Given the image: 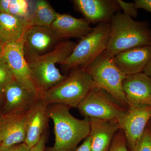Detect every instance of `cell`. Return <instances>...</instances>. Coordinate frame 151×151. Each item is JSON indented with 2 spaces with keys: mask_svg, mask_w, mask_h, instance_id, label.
Returning <instances> with one entry per match:
<instances>
[{
  "mask_svg": "<svg viewBox=\"0 0 151 151\" xmlns=\"http://www.w3.org/2000/svg\"><path fill=\"white\" fill-rule=\"evenodd\" d=\"M57 12L48 2L45 0L31 1L29 15L25 20L27 27L32 26L50 27L56 18Z\"/></svg>",
  "mask_w": 151,
  "mask_h": 151,
  "instance_id": "obj_20",
  "label": "cell"
},
{
  "mask_svg": "<svg viewBox=\"0 0 151 151\" xmlns=\"http://www.w3.org/2000/svg\"><path fill=\"white\" fill-rule=\"evenodd\" d=\"M76 44L72 41H62L47 53L26 59L41 95L66 77L67 74H61L57 65H61L70 56Z\"/></svg>",
  "mask_w": 151,
  "mask_h": 151,
  "instance_id": "obj_3",
  "label": "cell"
},
{
  "mask_svg": "<svg viewBox=\"0 0 151 151\" xmlns=\"http://www.w3.org/2000/svg\"><path fill=\"white\" fill-rule=\"evenodd\" d=\"M2 115L27 113L40 97L26 89L14 81L6 88L4 93Z\"/></svg>",
  "mask_w": 151,
  "mask_h": 151,
  "instance_id": "obj_12",
  "label": "cell"
},
{
  "mask_svg": "<svg viewBox=\"0 0 151 151\" xmlns=\"http://www.w3.org/2000/svg\"><path fill=\"white\" fill-rule=\"evenodd\" d=\"M148 127L149 130H150L151 134V118L149 121L148 124Z\"/></svg>",
  "mask_w": 151,
  "mask_h": 151,
  "instance_id": "obj_33",
  "label": "cell"
},
{
  "mask_svg": "<svg viewBox=\"0 0 151 151\" xmlns=\"http://www.w3.org/2000/svg\"><path fill=\"white\" fill-rule=\"evenodd\" d=\"M2 118V115L1 113H0V123L1 121Z\"/></svg>",
  "mask_w": 151,
  "mask_h": 151,
  "instance_id": "obj_34",
  "label": "cell"
},
{
  "mask_svg": "<svg viewBox=\"0 0 151 151\" xmlns=\"http://www.w3.org/2000/svg\"><path fill=\"white\" fill-rule=\"evenodd\" d=\"M31 148L25 143L17 144L6 148H0V151H30Z\"/></svg>",
  "mask_w": 151,
  "mask_h": 151,
  "instance_id": "obj_27",
  "label": "cell"
},
{
  "mask_svg": "<svg viewBox=\"0 0 151 151\" xmlns=\"http://www.w3.org/2000/svg\"><path fill=\"white\" fill-rule=\"evenodd\" d=\"M3 56L8 64L15 80L23 87L41 98L38 88L25 57L22 39L4 46Z\"/></svg>",
  "mask_w": 151,
  "mask_h": 151,
  "instance_id": "obj_8",
  "label": "cell"
},
{
  "mask_svg": "<svg viewBox=\"0 0 151 151\" xmlns=\"http://www.w3.org/2000/svg\"><path fill=\"white\" fill-rule=\"evenodd\" d=\"M27 113L2 114V118L0 123V139L1 141L0 148L8 147L24 142Z\"/></svg>",
  "mask_w": 151,
  "mask_h": 151,
  "instance_id": "obj_14",
  "label": "cell"
},
{
  "mask_svg": "<svg viewBox=\"0 0 151 151\" xmlns=\"http://www.w3.org/2000/svg\"><path fill=\"white\" fill-rule=\"evenodd\" d=\"M27 28L24 19L0 12V41L3 45L20 40Z\"/></svg>",
  "mask_w": 151,
  "mask_h": 151,
  "instance_id": "obj_19",
  "label": "cell"
},
{
  "mask_svg": "<svg viewBox=\"0 0 151 151\" xmlns=\"http://www.w3.org/2000/svg\"><path fill=\"white\" fill-rule=\"evenodd\" d=\"M109 151H129L124 132L119 129L116 133Z\"/></svg>",
  "mask_w": 151,
  "mask_h": 151,
  "instance_id": "obj_24",
  "label": "cell"
},
{
  "mask_svg": "<svg viewBox=\"0 0 151 151\" xmlns=\"http://www.w3.org/2000/svg\"><path fill=\"white\" fill-rule=\"evenodd\" d=\"M74 151H92L91 147V140L89 136L84 140L83 143Z\"/></svg>",
  "mask_w": 151,
  "mask_h": 151,
  "instance_id": "obj_29",
  "label": "cell"
},
{
  "mask_svg": "<svg viewBox=\"0 0 151 151\" xmlns=\"http://www.w3.org/2000/svg\"><path fill=\"white\" fill-rule=\"evenodd\" d=\"M4 94L2 92H0V107H1L2 103L4 102Z\"/></svg>",
  "mask_w": 151,
  "mask_h": 151,
  "instance_id": "obj_31",
  "label": "cell"
},
{
  "mask_svg": "<svg viewBox=\"0 0 151 151\" xmlns=\"http://www.w3.org/2000/svg\"><path fill=\"white\" fill-rule=\"evenodd\" d=\"M134 3L138 9H143L151 13V0H135Z\"/></svg>",
  "mask_w": 151,
  "mask_h": 151,
  "instance_id": "obj_28",
  "label": "cell"
},
{
  "mask_svg": "<svg viewBox=\"0 0 151 151\" xmlns=\"http://www.w3.org/2000/svg\"><path fill=\"white\" fill-rule=\"evenodd\" d=\"M85 70L91 76L96 87L104 89L127 110L129 105L123 89L127 76L116 65L114 57L105 50Z\"/></svg>",
  "mask_w": 151,
  "mask_h": 151,
  "instance_id": "obj_5",
  "label": "cell"
},
{
  "mask_svg": "<svg viewBox=\"0 0 151 151\" xmlns=\"http://www.w3.org/2000/svg\"><path fill=\"white\" fill-rule=\"evenodd\" d=\"M151 118V106H129L118 121L131 150L139 140Z\"/></svg>",
  "mask_w": 151,
  "mask_h": 151,
  "instance_id": "obj_10",
  "label": "cell"
},
{
  "mask_svg": "<svg viewBox=\"0 0 151 151\" xmlns=\"http://www.w3.org/2000/svg\"><path fill=\"white\" fill-rule=\"evenodd\" d=\"M111 32V22L101 23L80 39L70 56L61 64L63 69L70 71L80 67L85 69L107 48Z\"/></svg>",
  "mask_w": 151,
  "mask_h": 151,
  "instance_id": "obj_6",
  "label": "cell"
},
{
  "mask_svg": "<svg viewBox=\"0 0 151 151\" xmlns=\"http://www.w3.org/2000/svg\"><path fill=\"white\" fill-rule=\"evenodd\" d=\"M48 129H47L42 135L39 141L35 145L31 148L30 151H45V144L48 138Z\"/></svg>",
  "mask_w": 151,
  "mask_h": 151,
  "instance_id": "obj_26",
  "label": "cell"
},
{
  "mask_svg": "<svg viewBox=\"0 0 151 151\" xmlns=\"http://www.w3.org/2000/svg\"><path fill=\"white\" fill-rule=\"evenodd\" d=\"M88 119L92 151H109L114 136L120 129L118 122Z\"/></svg>",
  "mask_w": 151,
  "mask_h": 151,
  "instance_id": "obj_18",
  "label": "cell"
},
{
  "mask_svg": "<svg viewBox=\"0 0 151 151\" xmlns=\"http://www.w3.org/2000/svg\"><path fill=\"white\" fill-rule=\"evenodd\" d=\"M143 72L151 79V60L144 69Z\"/></svg>",
  "mask_w": 151,
  "mask_h": 151,
  "instance_id": "obj_30",
  "label": "cell"
},
{
  "mask_svg": "<svg viewBox=\"0 0 151 151\" xmlns=\"http://www.w3.org/2000/svg\"><path fill=\"white\" fill-rule=\"evenodd\" d=\"M131 151H151V134L148 125L139 140Z\"/></svg>",
  "mask_w": 151,
  "mask_h": 151,
  "instance_id": "obj_23",
  "label": "cell"
},
{
  "mask_svg": "<svg viewBox=\"0 0 151 151\" xmlns=\"http://www.w3.org/2000/svg\"><path fill=\"white\" fill-rule=\"evenodd\" d=\"M70 108L60 104L47 106L49 118L53 122L54 145L45 151H74L77 145L89 136V119H79L70 112Z\"/></svg>",
  "mask_w": 151,
  "mask_h": 151,
  "instance_id": "obj_1",
  "label": "cell"
},
{
  "mask_svg": "<svg viewBox=\"0 0 151 151\" xmlns=\"http://www.w3.org/2000/svg\"><path fill=\"white\" fill-rule=\"evenodd\" d=\"M75 7L89 23L111 22L121 8L117 0H74Z\"/></svg>",
  "mask_w": 151,
  "mask_h": 151,
  "instance_id": "obj_11",
  "label": "cell"
},
{
  "mask_svg": "<svg viewBox=\"0 0 151 151\" xmlns=\"http://www.w3.org/2000/svg\"><path fill=\"white\" fill-rule=\"evenodd\" d=\"M151 45V29L148 22L138 21L118 12L111 22V32L105 51L114 57L122 52Z\"/></svg>",
  "mask_w": 151,
  "mask_h": 151,
  "instance_id": "obj_2",
  "label": "cell"
},
{
  "mask_svg": "<svg viewBox=\"0 0 151 151\" xmlns=\"http://www.w3.org/2000/svg\"><path fill=\"white\" fill-rule=\"evenodd\" d=\"M114 59L126 76L142 73L151 60V45L125 50L116 55Z\"/></svg>",
  "mask_w": 151,
  "mask_h": 151,
  "instance_id": "obj_15",
  "label": "cell"
},
{
  "mask_svg": "<svg viewBox=\"0 0 151 151\" xmlns=\"http://www.w3.org/2000/svg\"><path fill=\"white\" fill-rule=\"evenodd\" d=\"M50 27L62 40L70 38L81 39L93 28L85 19L78 18L68 14L58 13Z\"/></svg>",
  "mask_w": 151,
  "mask_h": 151,
  "instance_id": "obj_17",
  "label": "cell"
},
{
  "mask_svg": "<svg viewBox=\"0 0 151 151\" xmlns=\"http://www.w3.org/2000/svg\"><path fill=\"white\" fill-rule=\"evenodd\" d=\"M123 91L129 106H151V79L144 72L127 75Z\"/></svg>",
  "mask_w": 151,
  "mask_h": 151,
  "instance_id": "obj_13",
  "label": "cell"
},
{
  "mask_svg": "<svg viewBox=\"0 0 151 151\" xmlns=\"http://www.w3.org/2000/svg\"><path fill=\"white\" fill-rule=\"evenodd\" d=\"M123 13L132 18H136L138 15V9L134 2H126L122 0H117Z\"/></svg>",
  "mask_w": 151,
  "mask_h": 151,
  "instance_id": "obj_25",
  "label": "cell"
},
{
  "mask_svg": "<svg viewBox=\"0 0 151 151\" xmlns=\"http://www.w3.org/2000/svg\"><path fill=\"white\" fill-rule=\"evenodd\" d=\"M4 45H3L2 43L0 41V54L2 53L3 50H4Z\"/></svg>",
  "mask_w": 151,
  "mask_h": 151,
  "instance_id": "obj_32",
  "label": "cell"
},
{
  "mask_svg": "<svg viewBox=\"0 0 151 151\" xmlns=\"http://www.w3.org/2000/svg\"><path fill=\"white\" fill-rule=\"evenodd\" d=\"M48 104L40 98L27 113L25 143L32 147L39 141L47 129Z\"/></svg>",
  "mask_w": 151,
  "mask_h": 151,
  "instance_id": "obj_16",
  "label": "cell"
},
{
  "mask_svg": "<svg viewBox=\"0 0 151 151\" xmlns=\"http://www.w3.org/2000/svg\"><path fill=\"white\" fill-rule=\"evenodd\" d=\"M77 108L84 118L118 122L127 111L109 93L98 87L91 89Z\"/></svg>",
  "mask_w": 151,
  "mask_h": 151,
  "instance_id": "obj_7",
  "label": "cell"
},
{
  "mask_svg": "<svg viewBox=\"0 0 151 151\" xmlns=\"http://www.w3.org/2000/svg\"><path fill=\"white\" fill-rule=\"evenodd\" d=\"M22 40L26 59L45 54L63 41L51 27L41 26L27 28Z\"/></svg>",
  "mask_w": 151,
  "mask_h": 151,
  "instance_id": "obj_9",
  "label": "cell"
},
{
  "mask_svg": "<svg viewBox=\"0 0 151 151\" xmlns=\"http://www.w3.org/2000/svg\"><path fill=\"white\" fill-rule=\"evenodd\" d=\"M31 1L0 0V12L25 19L30 12Z\"/></svg>",
  "mask_w": 151,
  "mask_h": 151,
  "instance_id": "obj_21",
  "label": "cell"
},
{
  "mask_svg": "<svg viewBox=\"0 0 151 151\" xmlns=\"http://www.w3.org/2000/svg\"><path fill=\"white\" fill-rule=\"evenodd\" d=\"M15 81L2 54H0V92L4 93L6 87Z\"/></svg>",
  "mask_w": 151,
  "mask_h": 151,
  "instance_id": "obj_22",
  "label": "cell"
},
{
  "mask_svg": "<svg viewBox=\"0 0 151 151\" xmlns=\"http://www.w3.org/2000/svg\"><path fill=\"white\" fill-rule=\"evenodd\" d=\"M96 87L91 76L80 67L73 68L63 81L42 92L48 105L60 104L77 108L90 90Z\"/></svg>",
  "mask_w": 151,
  "mask_h": 151,
  "instance_id": "obj_4",
  "label": "cell"
},
{
  "mask_svg": "<svg viewBox=\"0 0 151 151\" xmlns=\"http://www.w3.org/2000/svg\"><path fill=\"white\" fill-rule=\"evenodd\" d=\"M1 139H0V145H1Z\"/></svg>",
  "mask_w": 151,
  "mask_h": 151,
  "instance_id": "obj_35",
  "label": "cell"
}]
</instances>
